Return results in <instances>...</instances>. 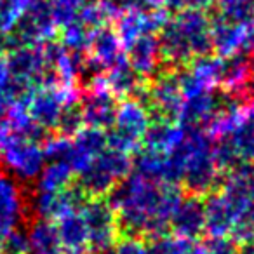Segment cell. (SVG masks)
I'll return each instance as SVG.
<instances>
[{
    "label": "cell",
    "mask_w": 254,
    "mask_h": 254,
    "mask_svg": "<svg viewBox=\"0 0 254 254\" xmlns=\"http://www.w3.org/2000/svg\"><path fill=\"white\" fill-rule=\"evenodd\" d=\"M19 212V198L14 181L0 174V244L12 232Z\"/></svg>",
    "instance_id": "cell-1"
},
{
    "label": "cell",
    "mask_w": 254,
    "mask_h": 254,
    "mask_svg": "<svg viewBox=\"0 0 254 254\" xmlns=\"http://www.w3.org/2000/svg\"><path fill=\"white\" fill-rule=\"evenodd\" d=\"M21 16V0L0 2V35L9 33Z\"/></svg>",
    "instance_id": "cell-2"
},
{
    "label": "cell",
    "mask_w": 254,
    "mask_h": 254,
    "mask_svg": "<svg viewBox=\"0 0 254 254\" xmlns=\"http://www.w3.org/2000/svg\"><path fill=\"white\" fill-rule=\"evenodd\" d=\"M7 82H9V66L5 63L2 53H0V85L7 84Z\"/></svg>",
    "instance_id": "cell-3"
},
{
    "label": "cell",
    "mask_w": 254,
    "mask_h": 254,
    "mask_svg": "<svg viewBox=\"0 0 254 254\" xmlns=\"http://www.w3.org/2000/svg\"><path fill=\"white\" fill-rule=\"evenodd\" d=\"M9 141V127L4 122H0V152L5 146V143Z\"/></svg>",
    "instance_id": "cell-4"
}]
</instances>
